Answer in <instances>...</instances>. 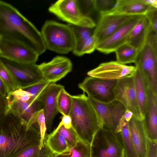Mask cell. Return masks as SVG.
I'll return each instance as SVG.
<instances>
[{
  "mask_svg": "<svg viewBox=\"0 0 157 157\" xmlns=\"http://www.w3.org/2000/svg\"><path fill=\"white\" fill-rule=\"evenodd\" d=\"M40 139L37 123L29 127L10 110L0 121V157H15L27 148L40 145Z\"/></svg>",
  "mask_w": 157,
  "mask_h": 157,
  "instance_id": "6da1fadb",
  "label": "cell"
},
{
  "mask_svg": "<svg viewBox=\"0 0 157 157\" xmlns=\"http://www.w3.org/2000/svg\"><path fill=\"white\" fill-rule=\"evenodd\" d=\"M0 37L22 42L39 55L46 49L40 32L17 9L1 0Z\"/></svg>",
  "mask_w": 157,
  "mask_h": 157,
  "instance_id": "7a4b0ae2",
  "label": "cell"
},
{
  "mask_svg": "<svg viewBox=\"0 0 157 157\" xmlns=\"http://www.w3.org/2000/svg\"><path fill=\"white\" fill-rule=\"evenodd\" d=\"M69 114L71 125L79 140L91 144L96 132L102 128L101 119L85 93L72 96Z\"/></svg>",
  "mask_w": 157,
  "mask_h": 157,
  "instance_id": "3957f363",
  "label": "cell"
},
{
  "mask_svg": "<svg viewBox=\"0 0 157 157\" xmlns=\"http://www.w3.org/2000/svg\"><path fill=\"white\" fill-rule=\"evenodd\" d=\"M46 48L60 54H66L73 51L74 38L69 25L48 20L40 32Z\"/></svg>",
  "mask_w": 157,
  "mask_h": 157,
  "instance_id": "277c9868",
  "label": "cell"
},
{
  "mask_svg": "<svg viewBox=\"0 0 157 157\" xmlns=\"http://www.w3.org/2000/svg\"><path fill=\"white\" fill-rule=\"evenodd\" d=\"M148 84L150 90L157 94V33L151 31L135 63Z\"/></svg>",
  "mask_w": 157,
  "mask_h": 157,
  "instance_id": "5b68a950",
  "label": "cell"
},
{
  "mask_svg": "<svg viewBox=\"0 0 157 157\" xmlns=\"http://www.w3.org/2000/svg\"><path fill=\"white\" fill-rule=\"evenodd\" d=\"M90 146L91 157H124L120 135L112 130L100 129Z\"/></svg>",
  "mask_w": 157,
  "mask_h": 157,
  "instance_id": "8992f818",
  "label": "cell"
},
{
  "mask_svg": "<svg viewBox=\"0 0 157 157\" xmlns=\"http://www.w3.org/2000/svg\"><path fill=\"white\" fill-rule=\"evenodd\" d=\"M48 10L69 24L91 29L96 26L93 20L82 11L78 0H59L52 4Z\"/></svg>",
  "mask_w": 157,
  "mask_h": 157,
  "instance_id": "52a82bcc",
  "label": "cell"
},
{
  "mask_svg": "<svg viewBox=\"0 0 157 157\" xmlns=\"http://www.w3.org/2000/svg\"><path fill=\"white\" fill-rule=\"evenodd\" d=\"M0 60L11 73L20 87L36 84L43 79L38 65L13 61L0 55Z\"/></svg>",
  "mask_w": 157,
  "mask_h": 157,
  "instance_id": "ba28073f",
  "label": "cell"
},
{
  "mask_svg": "<svg viewBox=\"0 0 157 157\" xmlns=\"http://www.w3.org/2000/svg\"><path fill=\"white\" fill-rule=\"evenodd\" d=\"M118 80H105L89 76L78 84L87 96L98 101L109 103L115 100L114 89Z\"/></svg>",
  "mask_w": 157,
  "mask_h": 157,
  "instance_id": "9c48e42d",
  "label": "cell"
},
{
  "mask_svg": "<svg viewBox=\"0 0 157 157\" xmlns=\"http://www.w3.org/2000/svg\"><path fill=\"white\" fill-rule=\"evenodd\" d=\"M88 98L101 119L102 128L115 131L126 111L124 105L116 100L103 103Z\"/></svg>",
  "mask_w": 157,
  "mask_h": 157,
  "instance_id": "30bf717a",
  "label": "cell"
},
{
  "mask_svg": "<svg viewBox=\"0 0 157 157\" xmlns=\"http://www.w3.org/2000/svg\"><path fill=\"white\" fill-rule=\"evenodd\" d=\"M114 91L115 100L120 102L136 118L144 119L136 97L133 75L118 80Z\"/></svg>",
  "mask_w": 157,
  "mask_h": 157,
  "instance_id": "8fae6325",
  "label": "cell"
},
{
  "mask_svg": "<svg viewBox=\"0 0 157 157\" xmlns=\"http://www.w3.org/2000/svg\"><path fill=\"white\" fill-rule=\"evenodd\" d=\"M0 55L18 62L36 63L39 55L22 42L11 39L0 37Z\"/></svg>",
  "mask_w": 157,
  "mask_h": 157,
  "instance_id": "7c38bea8",
  "label": "cell"
},
{
  "mask_svg": "<svg viewBox=\"0 0 157 157\" xmlns=\"http://www.w3.org/2000/svg\"><path fill=\"white\" fill-rule=\"evenodd\" d=\"M136 66H128L117 61L103 63L89 71V76L105 80H119L133 76L136 70Z\"/></svg>",
  "mask_w": 157,
  "mask_h": 157,
  "instance_id": "4fadbf2b",
  "label": "cell"
},
{
  "mask_svg": "<svg viewBox=\"0 0 157 157\" xmlns=\"http://www.w3.org/2000/svg\"><path fill=\"white\" fill-rule=\"evenodd\" d=\"M144 15L133 16L111 35L99 43L96 49L106 54L115 52L119 47L126 43L132 29Z\"/></svg>",
  "mask_w": 157,
  "mask_h": 157,
  "instance_id": "5bb4252c",
  "label": "cell"
},
{
  "mask_svg": "<svg viewBox=\"0 0 157 157\" xmlns=\"http://www.w3.org/2000/svg\"><path fill=\"white\" fill-rule=\"evenodd\" d=\"M64 87L55 83H50L38 100L41 104L45 117L47 130L51 131L53 120L59 113L57 100L59 94Z\"/></svg>",
  "mask_w": 157,
  "mask_h": 157,
  "instance_id": "9a60e30c",
  "label": "cell"
},
{
  "mask_svg": "<svg viewBox=\"0 0 157 157\" xmlns=\"http://www.w3.org/2000/svg\"><path fill=\"white\" fill-rule=\"evenodd\" d=\"M133 16L109 13L101 14L93 34L99 43L111 35Z\"/></svg>",
  "mask_w": 157,
  "mask_h": 157,
  "instance_id": "2e32d148",
  "label": "cell"
},
{
  "mask_svg": "<svg viewBox=\"0 0 157 157\" xmlns=\"http://www.w3.org/2000/svg\"><path fill=\"white\" fill-rule=\"evenodd\" d=\"M43 78L50 83H55L70 72L72 63L68 58L57 56L51 61L38 65Z\"/></svg>",
  "mask_w": 157,
  "mask_h": 157,
  "instance_id": "e0dca14e",
  "label": "cell"
},
{
  "mask_svg": "<svg viewBox=\"0 0 157 157\" xmlns=\"http://www.w3.org/2000/svg\"><path fill=\"white\" fill-rule=\"evenodd\" d=\"M68 25L74 36V45L72 51L74 55L80 56L90 54L96 49L99 42L91 28Z\"/></svg>",
  "mask_w": 157,
  "mask_h": 157,
  "instance_id": "ac0fdd59",
  "label": "cell"
},
{
  "mask_svg": "<svg viewBox=\"0 0 157 157\" xmlns=\"http://www.w3.org/2000/svg\"><path fill=\"white\" fill-rule=\"evenodd\" d=\"M128 123L137 157H146L148 137L144 120L132 115Z\"/></svg>",
  "mask_w": 157,
  "mask_h": 157,
  "instance_id": "d6986e66",
  "label": "cell"
},
{
  "mask_svg": "<svg viewBox=\"0 0 157 157\" xmlns=\"http://www.w3.org/2000/svg\"><path fill=\"white\" fill-rule=\"evenodd\" d=\"M154 9L157 8L150 5L145 0H117L114 8L106 13L129 16L145 15Z\"/></svg>",
  "mask_w": 157,
  "mask_h": 157,
  "instance_id": "ffe728a7",
  "label": "cell"
},
{
  "mask_svg": "<svg viewBox=\"0 0 157 157\" xmlns=\"http://www.w3.org/2000/svg\"><path fill=\"white\" fill-rule=\"evenodd\" d=\"M152 30L150 21L144 15L132 29L126 43L140 51L145 44L147 37Z\"/></svg>",
  "mask_w": 157,
  "mask_h": 157,
  "instance_id": "44dd1931",
  "label": "cell"
},
{
  "mask_svg": "<svg viewBox=\"0 0 157 157\" xmlns=\"http://www.w3.org/2000/svg\"><path fill=\"white\" fill-rule=\"evenodd\" d=\"M144 120L148 138L157 140V94H153L150 91Z\"/></svg>",
  "mask_w": 157,
  "mask_h": 157,
  "instance_id": "7402d4cb",
  "label": "cell"
},
{
  "mask_svg": "<svg viewBox=\"0 0 157 157\" xmlns=\"http://www.w3.org/2000/svg\"><path fill=\"white\" fill-rule=\"evenodd\" d=\"M9 106L10 110L26 122L27 124L34 114L42 109L41 103L33 100L27 101L11 100L9 101Z\"/></svg>",
  "mask_w": 157,
  "mask_h": 157,
  "instance_id": "603a6c76",
  "label": "cell"
},
{
  "mask_svg": "<svg viewBox=\"0 0 157 157\" xmlns=\"http://www.w3.org/2000/svg\"><path fill=\"white\" fill-rule=\"evenodd\" d=\"M136 68L133 75L134 85L139 105L144 117L147 110L149 93L151 90L145 79L139 70L136 67Z\"/></svg>",
  "mask_w": 157,
  "mask_h": 157,
  "instance_id": "cb8c5ba5",
  "label": "cell"
},
{
  "mask_svg": "<svg viewBox=\"0 0 157 157\" xmlns=\"http://www.w3.org/2000/svg\"><path fill=\"white\" fill-rule=\"evenodd\" d=\"M120 133L124 151V157H137L124 115L115 131Z\"/></svg>",
  "mask_w": 157,
  "mask_h": 157,
  "instance_id": "d4e9b609",
  "label": "cell"
},
{
  "mask_svg": "<svg viewBox=\"0 0 157 157\" xmlns=\"http://www.w3.org/2000/svg\"><path fill=\"white\" fill-rule=\"evenodd\" d=\"M44 142L54 154H59L68 147L67 141L58 132L54 131L49 134H46Z\"/></svg>",
  "mask_w": 157,
  "mask_h": 157,
  "instance_id": "484cf974",
  "label": "cell"
},
{
  "mask_svg": "<svg viewBox=\"0 0 157 157\" xmlns=\"http://www.w3.org/2000/svg\"><path fill=\"white\" fill-rule=\"evenodd\" d=\"M52 157H91L90 144L79 140L75 145Z\"/></svg>",
  "mask_w": 157,
  "mask_h": 157,
  "instance_id": "4316f807",
  "label": "cell"
},
{
  "mask_svg": "<svg viewBox=\"0 0 157 157\" xmlns=\"http://www.w3.org/2000/svg\"><path fill=\"white\" fill-rule=\"evenodd\" d=\"M139 51L126 43L121 45L115 51L117 60L123 64L135 63Z\"/></svg>",
  "mask_w": 157,
  "mask_h": 157,
  "instance_id": "83f0119b",
  "label": "cell"
},
{
  "mask_svg": "<svg viewBox=\"0 0 157 157\" xmlns=\"http://www.w3.org/2000/svg\"><path fill=\"white\" fill-rule=\"evenodd\" d=\"M44 146L41 149L40 145L29 147L22 151L15 157H52L54 154L44 141Z\"/></svg>",
  "mask_w": 157,
  "mask_h": 157,
  "instance_id": "f1b7e54d",
  "label": "cell"
},
{
  "mask_svg": "<svg viewBox=\"0 0 157 157\" xmlns=\"http://www.w3.org/2000/svg\"><path fill=\"white\" fill-rule=\"evenodd\" d=\"M72 103V96L63 87L59 92L57 98V105L59 113L63 116L69 115Z\"/></svg>",
  "mask_w": 157,
  "mask_h": 157,
  "instance_id": "f546056e",
  "label": "cell"
},
{
  "mask_svg": "<svg viewBox=\"0 0 157 157\" xmlns=\"http://www.w3.org/2000/svg\"><path fill=\"white\" fill-rule=\"evenodd\" d=\"M35 123L38 124L39 127L40 135L39 147L41 149L44 146V141L47 130L45 118L42 109L38 111L34 114L27 125L28 126L30 127Z\"/></svg>",
  "mask_w": 157,
  "mask_h": 157,
  "instance_id": "4dcf8cb0",
  "label": "cell"
},
{
  "mask_svg": "<svg viewBox=\"0 0 157 157\" xmlns=\"http://www.w3.org/2000/svg\"><path fill=\"white\" fill-rule=\"evenodd\" d=\"M54 131L58 132L64 138L67 142L68 147L75 145L79 140L72 126L69 128H67L59 123Z\"/></svg>",
  "mask_w": 157,
  "mask_h": 157,
  "instance_id": "1f68e13d",
  "label": "cell"
},
{
  "mask_svg": "<svg viewBox=\"0 0 157 157\" xmlns=\"http://www.w3.org/2000/svg\"><path fill=\"white\" fill-rule=\"evenodd\" d=\"M0 77L6 86L9 94L20 88L11 73L0 60Z\"/></svg>",
  "mask_w": 157,
  "mask_h": 157,
  "instance_id": "d6a6232c",
  "label": "cell"
},
{
  "mask_svg": "<svg viewBox=\"0 0 157 157\" xmlns=\"http://www.w3.org/2000/svg\"><path fill=\"white\" fill-rule=\"evenodd\" d=\"M50 83L49 82L43 79L36 84L21 88L30 94L33 99L38 101L40 95Z\"/></svg>",
  "mask_w": 157,
  "mask_h": 157,
  "instance_id": "836d02e7",
  "label": "cell"
},
{
  "mask_svg": "<svg viewBox=\"0 0 157 157\" xmlns=\"http://www.w3.org/2000/svg\"><path fill=\"white\" fill-rule=\"evenodd\" d=\"M117 0H93L94 9L100 14L110 11L115 6Z\"/></svg>",
  "mask_w": 157,
  "mask_h": 157,
  "instance_id": "e575fe53",
  "label": "cell"
},
{
  "mask_svg": "<svg viewBox=\"0 0 157 157\" xmlns=\"http://www.w3.org/2000/svg\"><path fill=\"white\" fill-rule=\"evenodd\" d=\"M10 110L8 96H4L0 92V121L6 116Z\"/></svg>",
  "mask_w": 157,
  "mask_h": 157,
  "instance_id": "d590c367",
  "label": "cell"
},
{
  "mask_svg": "<svg viewBox=\"0 0 157 157\" xmlns=\"http://www.w3.org/2000/svg\"><path fill=\"white\" fill-rule=\"evenodd\" d=\"M145 15L150 21L153 30L157 33V9L148 11Z\"/></svg>",
  "mask_w": 157,
  "mask_h": 157,
  "instance_id": "8d00e7d4",
  "label": "cell"
},
{
  "mask_svg": "<svg viewBox=\"0 0 157 157\" xmlns=\"http://www.w3.org/2000/svg\"><path fill=\"white\" fill-rule=\"evenodd\" d=\"M146 157H157V140L148 138Z\"/></svg>",
  "mask_w": 157,
  "mask_h": 157,
  "instance_id": "74e56055",
  "label": "cell"
},
{
  "mask_svg": "<svg viewBox=\"0 0 157 157\" xmlns=\"http://www.w3.org/2000/svg\"><path fill=\"white\" fill-rule=\"evenodd\" d=\"M60 123L65 128H69L72 126L71 118L69 115L63 116Z\"/></svg>",
  "mask_w": 157,
  "mask_h": 157,
  "instance_id": "f35d334b",
  "label": "cell"
},
{
  "mask_svg": "<svg viewBox=\"0 0 157 157\" xmlns=\"http://www.w3.org/2000/svg\"><path fill=\"white\" fill-rule=\"evenodd\" d=\"M0 92L4 96H8L9 92L5 83L0 77Z\"/></svg>",
  "mask_w": 157,
  "mask_h": 157,
  "instance_id": "ab89813d",
  "label": "cell"
},
{
  "mask_svg": "<svg viewBox=\"0 0 157 157\" xmlns=\"http://www.w3.org/2000/svg\"><path fill=\"white\" fill-rule=\"evenodd\" d=\"M145 1L152 6L157 8V0H145Z\"/></svg>",
  "mask_w": 157,
  "mask_h": 157,
  "instance_id": "60d3db41",
  "label": "cell"
}]
</instances>
